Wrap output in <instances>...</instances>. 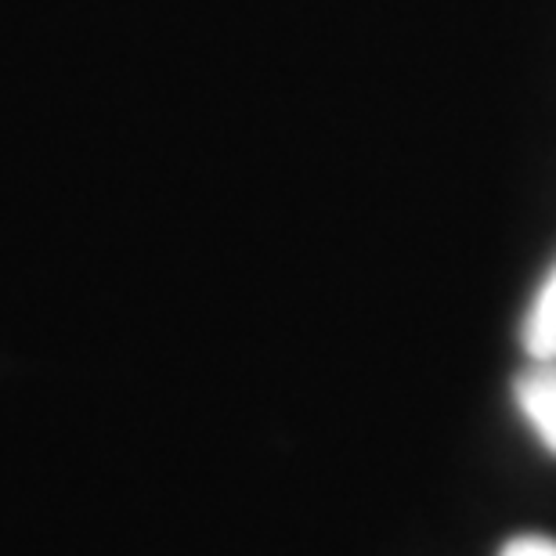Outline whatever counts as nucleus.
<instances>
[{
	"label": "nucleus",
	"mask_w": 556,
	"mask_h": 556,
	"mask_svg": "<svg viewBox=\"0 0 556 556\" xmlns=\"http://www.w3.org/2000/svg\"><path fill=\"white\" fill-rule=\"evenodd\" d=\"M514 402L539 444L556 455V362H531L514 380Z\"/></svg>",
	"instance_id": "obj_1"
},
{
	"label": "nucleus",
	"mask_w": 556,
	"mask_h": 556,
	"mask_svg": "<svg viewBox=\"0 0 556 556\" xmlns=\"http://www.w3.org/2000/svg\"><path fill=\"white\" fill-rule=\"evenodd\" d=\"M520 343L531 362H556V264L535 289V300L520 326Z\"/></svg>",
	"instance_id": "obj_2"
},
{
	"label": "nucleus",
	"mask_w": 556,
	"mask_h": 556,
	"mask_svg": "<svg viewBox=\"0 0 556 556\" xmlns=\"http://www.w3.org/2000/svg\"><path fill=\"white\" fill-rule=\"evenodd\" d=\"M498 556H556V539L549 535H517L509 539Z\"/></svg>",
	"instance_id": "obj_3"
}]
</instances>
